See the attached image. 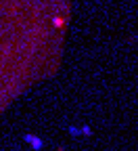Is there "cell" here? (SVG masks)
Returning a JSON list of instances; mask_svg holds the SVG:
<instances>
[{"label": "cell", "instance_id": "7a4b0ae2", "mask_svg": "<svg viewBox=\"0 0 138 151\" xmlns=\"http://www.w3.org/2000/svg\"><path fill=\"white\" fill-rule=\"evenodd\" d=\"M61 151H63V149H61Z\"/></svg>", "mask_w": 138, "mask_h": 151}, {"label": "cell", "instance_id": "6da1fadb", "mask_svg": "<svg viewBox=\"0 0 138 151\" xmlns=\"http://www.w3.org/2000/svg\"><path fill=\"white\" fill-rule=\"evenodd\" d=\"M25 141L31 145V147H36V149H42V141L38 139V137H31V134H25Z\"/></svg>", "mask_w": 138, "mask_h": 151}]
</instances>
